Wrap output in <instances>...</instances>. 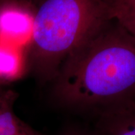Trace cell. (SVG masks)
<instances>
[{"label":"cell","mask_w":135,"mask_h":135,"mask_svg":"<svg viewBox=\"0 0 135 135\" xmlns=\"http://www.w3.org/2000/svg\"><path fill=\"white\" fill-rule=\"evenodd\" d=\"M66 106L95 109L135 95V37L114 19L86 38L64 62L53 80Z\"/></svg>","instance_id":"6da1fadb"},{"label":"cell","mask_w":135,"mask_h":135,"mask_svg":"<svg viewBox=\"0 0 135 135\" xmlns=\"http://www.w3.org/2000/svg\"><path fill=\"white\" fill-rule=\"evenodd\" d=\"M32 27L25 47L29 69L53 81L73 51L110 20L104 0H29Z\"/></svg>","instance_id":"7a4b0ae2"},{"label":"cell","mask_w":135,"mask_h":135,"mask_svg":"<svg viewBox=\"0 0 135 135\" xmlns=\"http://www.w3.org/2000/svg\"><path fill=\"white\" fill-rule=\"evenodd\" d=\"M32 17L29 2L0 0V41L25 47L31 37Z\"/></svg>","instance_id":"3957f363"},{"label":"cell","mask_w":135,"mask_h":135,"mask_svg":"<svg viewBox=\"0 0 135 135\" xmlns=\"http://www.w3.org/2000/svg\"><path fill=\"white\" fill-rule=\"evenodd\" d=\"M97 112L99 135H135V95Z\"/></svg>","instance_id":"277c9868"},{"label":"cell","mask_w":135,"mask_h":135,"mask_svg":"<svg viewBox=\"0 0 135 135\" xmlns=\"http://www.w3.org/2000/svg\"><path fill=\"white\" fill-rule=\"evenodd\" d=\"M29 70V60L24 47L0 41V81L19 80Z\"/></svg>","instance_id":"5b68a950"},{"label":"cell","mask_w":135,"mask_h":135,"mask_svg":"<svg viewBox=\"0 0 135 135\" xmlns=\"http://www.w3.org/2000/svg\"><path fill=\"white\" fill-rule=\"evenodd\" d=\"M16 98L11 91L0 94V135H43L15 114Z\"/></svg>","instance_id":"8992f818"},{"label":"cell","mask_w":135,"mask_h":135,"mask_svg":"<svg viewBox=\"0 0 135 135\" xmlns=\"http://www.w3.org/2000/svg\"><path fill=\"white\" fill-rule=\"evenodd\" d=\"M111 19L135 37V0H104Z\"/></svg>","instance_id":"52a82bcc"},{"label":"cell","mask_w":135,"mask_h":135,"mask_svg":"<svg viewBox=\"0 0 135 135\" xmlns=\"http://www.w3.org/2000/svg\"><path fill=\"white\" fill-rule=\"evenodd\" d=\"M68 135H83V134H77V133H72V134H69Z\"/></svg>","instance_id":"ba28073f"},{"label":"cell","mask_w":135,"mask_h":135,"mask_svg":"<svg viewBox=\"0 0 135 135\" xmlns=\"http://www.w3.org/2000/svg\"><path fill=\"white\" fill-rule=\"evenodd\" d=\"M17 1H23V2H29V0H17Z\"/></svg>","instance_id":"9c48e42d"},{"label":"cell","mask_w":135,"mask_h":135,"mask_svg":"<svg viewBox=\"0 0 135 135\" xmlns=\"http://www.w3.org/2000/svg\"><path fill=\"white\" fill-rule=\"evenodd\" d=\"M1 93H2V92H0V94H1Z\"/></svg>","instance_id":"30bf717a"}]
</instances>
